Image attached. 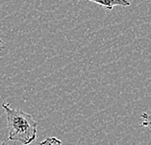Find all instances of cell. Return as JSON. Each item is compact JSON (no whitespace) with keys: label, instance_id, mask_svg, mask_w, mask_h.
Returning a JSON list of instances; mask_svg holds the SVG:
<instances>
[{"label":"cell","instance_id":"6da1fadb","mask_svg":"<svg viewBox=\"0 0 151 145\" xmlns=\"http://www.w3.org/2000/svg\"><path fill=\"white\" fill-rule=\"evenodd\" d=\"M2 107L5 110L8 124L7 141H18L23 145L32 143L37 137V121L30 114L20 109H14L6 102L3 103Z\"/></svg>","mask_w":151,"mask_h":145},{"label":"cell","instance_id":"7a4b0ae2","mask_svg":"<svg viewBox=\"0 0 151 145\" xmlns=\"http://www.w3.org/2000/svg\"><path fill=\"white\" fill-rule=\"evenodd\" d=\"M87 1L96 3V4L107 10H112L114 6L127 7L131 5V2L128 1V0H87Z\"/></svg>","mask_w":151,"mask_h":145},{"label":"cell","instance_id":"3957f363","mask_svg":"<svg viewBox=\"0 0 151 145\" xmlns=\"http://www.w3.org/2000/svg\"><path fill=\"white\" fill-rule=\"evenodd\" d=\"M140 118L142 119V127H145V128H149L151 129V113H142L140 115Z\"/></svg>","mask_w":151,"mask_h":145},{"label":"cell","instance_id":"277c9868","mask_svg":"<svg viewBox=\"0 0 151 145\" xmlns=\"http://www.w3.org/2000/svg\"><path fill=\"white\" fill-rule=\"evenodd\" d=\"M39 145H62V141L58 139L57 137H47L45 140H43Z\"/></svg>","mask_w":151,"mask_h":145},{"label":"cell","instance_id":"5b68a950","mask_svg":"<svg viewBox=\"0 0 151 145\" xmlns=\"http://www.w3.org/2000/svg\"><path fill=\"white\" fill-rule=\"evenodd\" d=\"M3 42H2V40H1V38H0V52H1L3 49H4V47H3Z\"/></svg>","mask_w":151,"mask_h":145},{"label":"cell","instance_id":"8992f818","mask_svg":"<svg viewBox=\"0 0 151 145\" xmlns=\"http://www.w3.org/2000/svg\"><path fill=\"white\" fill-rule=\"evenodd\" d=\"M5 144H6V142H3V143H2V145H5Z\"/></svg>","mask_w":151,"mask_h":145}]
</instances>
